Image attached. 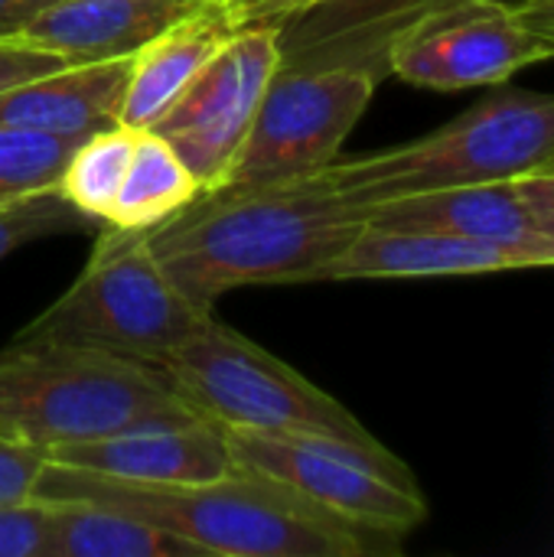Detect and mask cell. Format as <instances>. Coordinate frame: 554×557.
<instances>
[{"mask_svg":"<svg viewBox=\"0 0 554 557\" xmlns=\"http://www.w3.org/2000/svg\"><path fill=\"white\" fill-rule=\"evenodd\" d=\"M366 225L327 173L202 193L170 222L147 232L170 281L212 310L235 287L327 281L333 261Z\"/></svg>","mask_w":554,"mask_h":557,"instance_id":"obj_1","label":"cell"},{"mask_svg":"<svg viewBox=\"0 0 554 557\" xmlns=\"http://www.w3.org/2000/svg\"><path fill=\"white\" fill-rule=\"evenodd\" d=\"M33 496L85 499L140 516L193 542L206 557H366L402 552L398 542L362 532L245 467L202 483L144 486L46 460Z\"/></svg>","mask_w":554,"mask_h":557,"instance_id":"obj_2","label":"cell"},{"mask_svg":"<svg viewBox=\"0 0 554 557\" xmlns=\"http://www.w3.org/2000/svg\"><path fill=\"white\" fill-rule=\"evenodd\" d=\"M199 414L170 379L144 362L13 339L0 349V437L42 457L153 418Z\"/></svg>","mask_w":554,"mask_h":557,"instance_id":"obj_3","label":"cell"},{"mask_svg":"<svg viewBox=\"0 0 554 557\" xmlns=\"http://www.w3.org/2000/svg\"><path fill=\"white\" fill-rule=\"evenodd\" d=\"M552 163L554 95L506 88L418 140L336 157L323 173L346 199L366 206L428 189L509 183Z\"/></svg>","mask_w":554,"mask_h":557,"instance_id":"obj_4","label":"cell"},{"mask_svg":"<svg viewBox=\"0 0 554 557\" xmlns=\"http://www.w3.org/2000/svg\"><path fill=\"white\" fill-rule=\"evenodd\" d=\"M209 317L212 310L170 281L147 232L104 225L82 274L13 339L95 349L157 369Z\"/></svg>","mask_w":554,"mask_h":557,"instance_id":"obj_5","label":"cell"},{"mask_svg":"<svg viewBox=\"0 0 554 557\" xmlns=\"http://www.w3.org/2000/svg\"><path fill=\"white\" fill-rule=\"evenodd\" d=\"M157 369L189 408L225 431L323 434L353 444H382L343 401L216 317Z\"/></svg>","mask_w":554,"mask_h":557,"instance_id":"obj_6","label":"cell"},{"mask_svg":"<svg viewBox=\"0 0 554 557\" xmlns=\"http://www.w3.org/2000/svg\"><path fill=\"white\" fill-rule=\"evenodd\" d=\"M229 447L235 467L261 473L330 516L398 545L428 519V503L411 467L385 444L229 431Z\"/></svg>","mask_w":554,"mask_h":557,"instance_id":"obj_7","label":"cell"},{"mask_svg":"<svg viewBox=\"0 0 554 557\" xmlns=\"http://www.w3.org/2000/svg\"><path fill=\"white\" fill-rule=\"evenodd\" d=\"M379 82L382 72L362 62H281L219 189L264 186L327 170L366 114Z\"/></svg>","mask_w":554,"mask_h":557,"instance_id":"obj_8","label":"cell"},{"mask_svg":"<svg viewBox=\"0 0 554 557\" xmlns=\"http://www.w3.org/2000/svg\"><path fill=\"white\" fill-rule=\"evenodd\" d=\"M278 65V26H238L160 121L147 127L180 153L202 193H212L229 180Z\"/></svg>","mask_w":554,"mask_h":557,"instance_id":"obj_9","label":"cell"},{"mask_svg":"<svg viewBox=\"0 0 554 557\" xmlns=\"http://www.w3.org/2000/svg\"><path fill=\"white\" fill-rule=\"evenodd\" d=\"M554 59V39L519 20L506 0H460L405 26L385 49V75L418 88L460 91L503 85Z\"/></svg>","mask_w":554,"mask_h":557,"instance_id":"obj_10","label":"cell"},{"mask_svg":"<svg viewBox=\"0 0 554 557\" xmlns=\"http://www.w3.org/2000/svg\"><path fill=\"white\" fill-rule=\"evenodd\" d=\"M46 460L144 486L202 483L235 470L229 431L202 414L140 421L104 437L56 447Z\"/></svg>","mask_w":554,"mask_h":557,"instance_id":"obj_11","label":"cell"},{"mask_svg":"<svg viewBox=\"0 0 554 557\" xmlns=\"http://www.w3.org/2000/svg\"><path fill=\"white\" fill-rule=\"evenodd\" d=\"M552 268L542 255L428 228H385L366 222L349 248L333 261L327 281H402V277H467L496 271Z\"/></svg>","mask_w":554,"mask_h":557,"instance_id":"obj_12","label":"cell"},{"mask_svg":"<svg viewBox=\"0 0 554 557\" xmlns=\"http://www.w3.org/2000/svg\"><path fill=\"white\" fill-rule=\"evenodd\" d=\"M219 0H59L42 10L20 39L65 59H131L147 42Z\"/></svg>","mask_w":554,"mask_h":557,"instance_id":"obj_13","label":"cell"},{"mask_svg":"<svg viewBox=\"0 0 554 557\" xmlns=\"http://www.w3.org/2000/svg\"><path fill=\"white\" fill-rule=\"evenodd\" d=\"M454 3L460 0H310L278 23L281 62H362L385 75L389 42Z\"/></svg>","mask_w":554,"mask_h":557,"instance_id":"obj_14","label":"cell"},{"mask_svg":"<svg viewBox=\"0 0 554 557\" xmlns=\"http://www.w3.org/2000/svg\"><path fill=\"white\" fill-rule=\"evenodd\" d=\"M362 215L366 222L385 228H428V232H447V235H467L509 248H526L542 255L554 268V242L532 225L509 183L451 186V189L376 199L362 206Z\"/></svg>","mask_w":554,"mask_h":557,"instance_id":"obj_15","label":"cell"},{"mask_svg":"<svg viewBox=\"0 0 554 557\" xmlns=\"http://www.w3.org/2000/svg\"><path fill=\"white\" fill-rule=\"evenodd\" d=\"M131 59L72 62L0 88V131L85 137L118 124Z\"/></svg>","mask_w":554,"mask_h":557,"instance_id":"obj_16","label":"cell"},{"mask_svg":"<svg viewBox=\"0 0 554 557\" xmlns=\"http://www.w3.org/2000/svg\"><path fill=\"white\" fill-rule=\"evenodd\" d=\"M235 29L238 26L229 7L209 3L196 16L176 23L153 42H147L137 55H131L118 124L134 131L153 127Z\"/></svg>","mask_w":554,"mask_h":557,"instance_id":"obj_17","label":"cell"},{"mask_svg":"<svg viewBox=\"0 0 554 557\" xmlns=\"http://www.w3.org/2000/svg\"><path fill=\"white\" fill-rule=\"evenodd\" d=\"M49 503V557H206L193 542L140 516L85 503Z\"/></svg>","mask_w":554,"mask_h":557,"instance_id":"obj_18","label":"cell"},{"mask_svg":"<svg viewBox=\"0 0 554 557\" xmlns=\"http://www.w3.org/2000/svg\"><path fill=\"white\" fill-rule=\"evenodd\" d=\"M202 196V186L180 160V153L153 131H137L131 163L124 170L121 189L114 196L111 215L104 225L150 232L170 222L176 212L193 206Z\"/></svg>","mask_w":554,"mask_h":557,"instance_id":"obj_19","label":"cell"},{"mask_svg":"<svg viewBox=\"0 0 554 557\" xmlns=\"http://www.w3.org/2000/svg\"><path fill=\"white\" fill-rule=\"evenodd\" d=\"M134 144H137V131L124 127V124H108L101 131L85 134L82 140H75V147L56 180V189L82 215L104 225L111 215L114 196L121 189L124 170L131 163Z\"/></svg>","mask_w":554,"mask_h":557,"instance_id":"obj_20","label":"cell"},{"mask_svg":"<svg viewBox=\"0 0 554 557\" xmlns=\"http://www.w3.org/2000/svg\"><path fill=\"white\" fill-rule=\"evenodd\" d=\"M75 140L82 137L0 131V206L26 193L56 186Z\"/></svg>","mask_w":554,"mask_h":557,"instance_id":"obj_21","label":"cell"},{"mask_svg":"<svg viewBox=\"0 0 554 557\" xmlns=\"http://www.w3.org/2000/svg\"><path fill=\"white\" fill-rule=\"evenodd\" d=\"M91 228H104V225L82 215L72 202H65V196L56 186L26 193L0 206V261L39 238L91 232Z\"/></svg>","mask_w":554,"mask_h":557,"instance_id":"obj_22","label":"cell"},{"mask_svg":"<svg viewBox=\"0 0 554 557\" xmlns=\"http://www.w3.org/2000/svg\"><path fill=\"white\" fill-rule=\"evenodd\" d=\"M0 557H49V503H0Z\"/></svg>","mask_w":554,"mask_h":557,"instance_id":"obj_23","label":"cell"},{"mask_svg":"<svg viewBox=\"0 0 554 557\" xmlns=\"http://www.w3.org/2000/svg\"><path fill=\"white\" fill-rule=\"evenodd\" d=\"M42 463H46V457L39 450L0 437V503L29 499Z\"/></svg>","mask_w":554,"mask_h":557,"instance_id":"obj_24","label":"cell"},{"mask_svg":"<svg viewBox=\"0 0 554 557\" xmlns=\"http://www.w3.org/2000/svg\"><path fill=\"white\" fill-rule=\"evenodd\" d=\"M516 199L522 202L532 225L554 242V163L509 180Z\"/></svg>","mask_w":554,"mask_h":557,"instance_id":"obj_25","label":"cell"},{"mask_svg":"<svg viewBox=\"0 0 554 557\" xmlns=\"http://www.w3.org/2000/svg\"><path fill=\"white\" fill-rule=\"evenodd\" d=\"M62 65H72V62L33 46L26 39H0V88L16 85L33 75H42V72H52V69H62Z\"/></svg>","mask_w":554,"mask_h":557,"instance_id":"obj_26","label":"cell"},{"mask_svg":"<svg viewBox=\"0 0 554 557\" xmlns=\"http://www.w3.org/2000/svg\"><path fill=\"white\" fill-rule=\"evenodd\" d=\"M310 0H232L225 3L235 26H251V23H284L291 13H297L300 7H307Z\"/></svg>","mask_w":554,"mask_h":557,"instance_id":"obj_27","label":"cell"},{"mask_svg":"<svg viewBox=\"0 0 554 557\" xmlns=\"http://www.w3.org/2000/svg\"><path fill=\"white\" fill-rule=\"evenodd\" d=\"M59 0H0V39H20V33Z\"/></svg>","mask_w":554,"mask_h":557,"instance_id":"obj_28","label":"cell"},{"mask_svg":"<svg viewBox=\"0 0 554 557\" xmlns=\"http://www.w3.org/2000/svg\"><path fill=\"white\" fill-rule=\"evenodd\" d=\"M509 7L519 13V20L526 26H532L535 33L554 39V0H545V3H509Z\"/></svg>","mask_w":554,"mask_h":557,"instance_id":"obj_29","label":"cell"},{"mask_svg":"<svg viewBox=\"0 0 554 557\" xmlns=\"http://www.w3.org/2000/svg\"><path fill=\"white\" fill-rule=\"evenodd\" d=\"M506 3H545V0H506Z\"/></svg>","mask_w":554,"mask_h":557,"instance_id":"obj_30","label":"cell"},{"mask_svg":"<svg viewBox=\"0 0 554 557\" xmlns=\"http://www.w3.org/2000/svg\"><path fill=\"white\" fill-rule=\"evenodd\" d=\"M219 3H232V0H219Z\"/></svg>","mask_w":554,"mask_h":557,"instance_id":"obj_31","label":"cell"}]
</instances>
